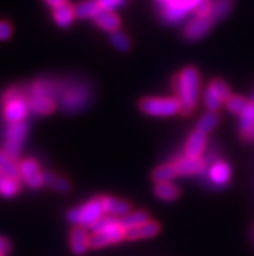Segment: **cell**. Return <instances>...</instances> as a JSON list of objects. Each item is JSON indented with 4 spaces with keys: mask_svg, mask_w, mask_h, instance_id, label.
Listing matches in <instances>:
<instances>
[{
    "mask_svg": "<svg viewBox=\"0 0 254 256\" xmlns=\"http://www.w3.org/2000/svg\"><path fill=\"white\" fill-rule=\"evenodd\" d=\"M101 203H103L104 212L110 216H116V218H122L127 214L131 208L127 202L112 198V196H101Z\"/></svg>",
    "mask_w": 254,
    "mask_h": 256,
    "instance_id": "cell-16",
    "label": "cell"
},
{
    "mask_svg": "<svg viewBox=\"0 0 254 256\" xmlns=\"http://www.w3.org/2000/svg\"><path fill=\"white\" fill-rule=\"evenodd\" d=\"M100 10V6L96 0H83L74 6L75 17L79 20L93 18Z\"/></svg>",
    "mask_w": 254,
    "mask_h": 256,
    "instance_id": "cell-21",
    "label": "cell"
},
{
    "mask_svg": "<svg viewBox=\"0 0 254 256\" xmlns=\"http://www.w3.org/2000/svg\"><path fill=\"white\" fill-rule=\"evenodd\" d=\"M187 13L188 12H186L183 8H180L179 6L173 3L164 4L161 10L162 18H164L165 22L168 24L179 22V21H182V20L187 16Z\"/></svg>",
    "mask_w": 254,
    "mask_h": 256,
    "instance_id": "cell-22",
    "label": "cell"
},
{
    "mask_svg": "<svg viewBox=\"0 0 254 256\" xmlns=\"http://www.w3.org/2000/svg\"><path fill=\"white\" fill-rule=\"evenodd\" d=\"M206 143H208V134L196 129L187 140L186 147H184V154H186V156L201 158L206 147Z\"/></svg>",
    "mask_w": 254,
    "mask_h": 256,
    "instance_id": "cell-12",
    "label": "cell"
},
{
    "mask_svg": "<svg viewBox=\"0 0 254 256\" xmlns=\"http://www.w3.org/2000/svg\"><path fill=\"white\" fill-rule=\"evenodd\" d=\"M93 21L101 29L110 32L118 30L119 25H121V20H119V17L113 10H100L96 16L93 17Z\"/></svg>",
    "mask_w": 254,
    "mask_h": 256,
    "instance_id": "cell-18",
    "label": "cell"
},
{
    "mask_svg": "<svg viewBox=\"0 0 254 256\" xmlns=\"http://www.w3.org/2000/svg\"><path fill=\"white\" fill-rule=\"evenodd\" d=\"M19 188L18 180L10 178L3 172H0V195L4 198H12Z\"/></svg>",
    "mask_w": 254,
    "mask_h": 256,
    "instance_id": "cell-28",
    "label": "cell"
},
{
    "mask_svg": "<svg viewBox=\"0 0 254 256\" xmlns=\"http://www.w3.org/2000/svg\"><path fill=\"white\" fill-rule=\"evenodd\" d=\"M230 96H231V91H230L229 86L221 80H214L213 82H210V84L205 90L204 103L210 112H217Z\"/></svg>",
    "mask_w": 254,
    "mask_h": 256,
    "instance_id": "cell-5",
    "label": "cell"
},
{
    "mask_svg": "<svg viewBox=\"0 0 254 256\" xmlns=\"http://www.w3.org/2000/svg\"><path fill=\"white\" fill-rule=\"evenodd\" d=\"M9 250H10L9 240H6V238H4V237H1V236H0V254L5 255L6 252H9Z\"/></svg>",
    "mask_w": 254,
    "mask_h": 256,
    "instance_id": "cell-37",
    "label": "cell"
},
{
    "mask_svg": "<svg viewBox=\"0 0 254 256\" xmlns=\"http://www.w3.org/2000/svg\"><path fill=\"white\" fill-rule=\"evenodd\" d=\"M96 2L99 4L100 10H113L125 4V0H96Z\"/></svg>",
    "mask_w": 254,
    "mask_h": 256,
    "instance_id": "cell-35",
    "label": "cell"
},
{
    "mask_svg": "<svg viewBox=\"0 0 254 256\" xmlns=\"http://www.w3.org/2000/svg\"><path fill=\"white\" fill-rule=\"evenodd\" d=\"M140 110L145 114L155 117H169L180 112L177 98H145L140 102Z\"/></svg>",
    "mask_w": 254,
    "mask_h": 256,
    "instance_id": "cell-3",
    "label": "cell"
},
{
    "mask_svg": "<svg viewBox=\"0 0 254 256\" xmlns=\"http://www.w3.org/2000/svg\"><path fill=\"white\" fill-rule=\"evenodd\" d=\"M12 36V26L5 21H0V40H6Z\"/></svg>",
    "mask_w": 254,
    "mask_h": 256,
    "instance_id": "cell-36",
    "label": "cell"
},
{
    "mask_svg": "<svg viewBox=\"0 0 254 256\" xmlns=\"http://www.w3.org/2000/svg\"><path fill=\"white\" fill-rule=\"evenodd\" d=\"M219 122V116L216 114V112H208L206 114H204L201 118H200L199 124H197V130L200 132H204V133H210L214 128L218 125Z\"/></svg>",
    "mask_w": 254,
    "mask_h": 256,
    "instance_id": "cell-30",
    "label": "cell"
},
{
    "mask_svg": "<svg viewBox=\"0 0 254 256\" xmlns=\"http://www.w3.org/2000/svg\"><path fill=\"white\" fill-rule=\"evenodd\" d=\"M197 17H210L212 14V2L210 0H201L195 8Z\"/></svg>",
    "mask_w": 254,
    "mask_h": 256,
    "instance_id": "cell-34",
    "label": "cell"
},
{
    "mask_svg": "<svg viewBox=\"0 0 254 256\" xmlns=\"http://www.w3.org/2000/svg\"><path fill=\"white\" fill-rule=\"evenodd\" d=\"M19 176L31 188H39L44 185L43 173L39 169L38 162L34 159H26L19 164Z\"/></svg>",
    "mask_w": 254,
    "mask_h": 256,
    "instance_id": "cell-9",
    "label": "cell"
},
{
    "mask_svg": "<svg viewBox=\"0 0 254 256\" xmlns=\"http://www.w3.org/2000/svg\"><path fill=\"white\" fill-rule=\"evenodd\" d=\"M178 173L182 176H192L200 174L205 169V162L201 158H195V156H184L180 158L174 162Z\"/></svg>",
    "mask_w": 254,
    "mask_h": 256,
    "instance_id": "cell-11",
    "label": "cell"
},
{
    "mask_svg": "<svg viewBox=\"0 0 254 256\" xmlns=\"http://www.w3.org/2000/svg\"><path fill=\"white\" fill-rule=\"evenodd\" d=\"M43 180H44V185L48 188H53L56 192H66L70 190V184L65 178L60 177V176L55 174L52 172L43 173Z\"/></svg>",
    "mask_w": 254,
    "mask_h": 256,
    "instance_id": "cell-26",
    "label": "cell"
},
{
    "mask_svg": "<svg viewBox=\"0 0 254 256\" xmlns=\"http://www.w3.org/2000/svg\"><path fill=\"white\" fill-rule=\"evenodd\" d=\"M212 25L213 20L210 17H196L187 24L186 29H184V36L188 40L201 39L209 32V30L212 29Z\"/></svg>",
    "mask_w": 254,
    "mask_h": 256,
    "instance_id": "cell-10",
    "label": "cell"
},
{
    "mask_svg": "<svg viewBox=\"0 0 254 256\" xmlns=\"http://www.w3.org/2000/svg\"><path fill=\"white\" fill-rule=\"evenodd\" d=\"M117 225H119L118 218H116V216H110V214H108V216L104 214L103 218H99L90 229L92 230V233H99V232L108 230V229H110V228L113 226H117Z\"/></svg>",
    "mask_w": 254,
    "mask_h": 256,
    "instance_id": "cell-31",
    "label": "cell"
},
{
    "mask_svg": "<svg viewBox=\"0 0 254 256\" xmlns=\"http://www.w3.org/2000/svg\"><path fill=\"white\" fill-rule=\"evenodd\" d=\"M156 2H158V3L162 4V6H164V4H168L169 2H170V0H156Z\"/></svg>",
    "mask_w": 254,
    "mask_h": 256,
    "instance_id": "cell-39",
    "label": "cell"
},
{
    "mask_svg": "<svg viewBox=\"0 0 254 256\" xmlns=\"http://www.w3.org/2000/svg\"><path fill=\"white\" fill-rule=\"evenodd\" d=\"M174 88L180 103V112L183 114H192L200 98V74L197 69L192 66L184 68L175 78Z\"/></svg>",
    "mask_w": 254,
    "mask_h": 256,
    "instance_id": "cell-1",
    "label": "cell"
},
{
    "mask_svg": "<svg viewBox=\"0 0 254 256\" xmlns=\"http://www.w3.org/2000/svg\"><path fill=\"white\" fill-rule=\"evenodd\" d=\"M125 240V229L121 226V224L117 226H113L108 230L93 233L90 240V246L92 248H103L109 244H114Z\"/></svg>",
    "mask_w": 254,
    "mask_h": 256,
    "instance_id": "cell-7",
    "label": "cell"
},
{
    "mask_svg": "<svg viewBox=\"0 0 254 256\" xmlns=\"http://www.w3.org/2000/svg\"><path fill=\"white\" fill-rule=\"evenodd\" d=\"M240 132L243 136L251 140L254 136V103L249 102L247 108L240 114Z\"/></svg>",
    "mask_w": 254,
    "mask_h": 256,
    "instance_id": "cell-20",
    "label": "cell"
},
{
    "mask_svg": "<svg viewBox=\"0 0 254 256\" xmlns=\"http://www.w3.org/2000/svg\"><path fill=\"white\" fill-rule=\"evenodd\" d=\"M44 2L48 4L49 6H52V8H56V6L64 4L66 0H44Z\"/></svg>",
    "mask_w": 254,
    "mask_h": 256,
    "instance_id": "cell-38",
    "label": "cell"
},
{
    "mask_svg": "<svg viewBox=\"0 0 254 256\" xmlns=\"http://www.w3.org/2000/svg\"><path fill=\"white\" fill-rule=\"evenodd\" d=\"M179 173H178L177 168H175L173 162V164H165V166L156 168L153 174H152V178H153L156 184H162V182H170Z\"/></svg>",
    "mask_w": 254,
    "mask_h": 256,
    "instance_id": "cell-27",
    "label": "cell"
},
{
    "mask_svg": "<svg viewBox=\"0 0 254 256\" xmlns=\"http://www.w3.org/2000/svg\"><path fill=\"white\" fill-rule=\"evenodd\" d=\"M75 18L74 6L65 2L61 6L53 8V20L60 28H69Z\"/></svg>",
    "mask_w": 254,
    "mask_h": 256,
    "instance_id": "cell-19",
    "label": "cell"
},
{
    "mask_svg": "<svg viewBox=\"0 0 254 256\" xmlns=\"http://www.w3.org/2000/svg\"><path fill=\"white\" fill-rule=\"evenodd\" d=\"M29 104L25 96L18 92L17 88L8 91L5 95V106H4V118L9 124L22 122L27 114Z\"/></svg>",
    "mask_w": 254,
    "mask_h": 256,
    "instance_id": "cell-4",
    "label": "cell"
},
{
    "mask_svg": "<svg viewBox=\"0 0 254 256\" xmlns=\"http://www.w3.org/2000/svg\"><path fill=\"white\" fill-rule=\"evenodd\" d=\"M252 102L254 103V91H253V95H252Z\"/></svg>",
    "mask_w": 254,
    "mask_h": 256,
    "instance_id": "cell-40",
    "label": "cell"
},
{
    "mask_svg": "<svg viewBox=\"0 0 254 256\" xmlns=\"http://www.w3.org/2000/svg\"><path fill=\"white\" fill-rule=\"evenodd\" d=\"M27 104H29V110L38 114H49L56 107L53 98L39 94L30 95Z\"/></svg>",
    "mask_w": 254,
    "mask_h": 256,
    "instance_id": "cell-14",
    "label": "cell"
},
{
    "mask_svg": "<svg viewBox=\"0 0 254 256\" xmlns=\"http://www.w3.org/2000/svg\"><path fill=\"white\" fill-rule=\"evenodd\" d=\"M26 133H27V126L23 122L10 124L5 134V143H4V152L9 155L12 159H16L19 155V151L22 148V144L25 142Z\"/></svg>",
    "mask_w": 254,
    "mask_h": 256,
    "instance_id": "cell-6",
    "label": "cell"
},
{
    "mask_svg": "<svg viewBox=\"0 0 254 256\" xmlns=\"http://www.w3.org/2000/svg\"><path fill=\"white\" fill-rule=\"evenodd\" d=\"M231 177V169L229 164L225 162H213L209 169V178L216 186H225L230 181Z\"/></svg>",
    "mask_w": 254,
    "mask_h": 256,
    "instance_id": "cell-17",
    "label": "cell"
},
{
    "mask_svg": "<svg viewBox=\"0 0 254 256\" xmlns=\"http://www.w3.org/2000/svg\"><path fill=\"white\" fill-rule=\"evenodd\" d=\"M91 237L86 228L75 226L70 232V247L75 255H83L90 246Z\"/></svg>",
    "mask_w": 254,
    "mask_h": 256,
    "instance_id": "cell-13",
    "label": "cell"
},
{
    "mask_svg": "<svg viewBox=\"0 0 254 256\" xmlns=\"http://www.w3.org/2000/svg\"><path fill=\"white\" fill-rule=\"evenodd\" d=\"M156 195L158 198L162 199L165 202H171L179 196V190L175 185H173L171 182H162V184H157L155 188Z\"/></svg>",
    "mask_w": 254,
    "mask_h": 256,
    "instance_id": "cell-29",
    "label": "cell"
},
{
    "mask_svg": "<svg viewBox=\"0 0 254 256\" xmlns=\"http://www.w3.org/2000/svg\"><path fill=\"white\" fill-rule=\"evenodd\" d=\"M160 225L155 221H147L145 224L136 228H130L125 230V238L130 240H144V238H152L158 233Z\"/></svg>",
    "mask_w": 254,
    "mask_h": 256,
    "instance_id": "cell-15",
    "label": "cell"
},
{
    "mask_svg": "<svg viewBox=\"0 0 254 256\" xmlns=\"http://www.w3.org/2000/svg\"><path fill=\"white\" fill-rule=\"evenodd\" d=\"M147 221H149V216L147 212L144 211H135V212H129L127 214L122 216L119 218V224L123 229H130V228H136L140 225L145 224Z\"/></svg>",
    "mask_w": 254,
    "mask_h": 256,
    "instance_id": "cell-23",
    "label": "cell"
},
{
    "mask_svg": "<svg viewBox=\"0 0 254 256\" xmlns=\"http://www.w3.org/2000/svg\"><path fill=\"white\" fill-rule=\"evenodd\" d=\"M248 103L249 100H247L245 98L238 96V95H231V96L227 99V102H226V106H227V110H229L230 112L240 116V114H243V110L247 108Z\"/></svg>",
    "mask_w": 254,
    "mask_h": 256,
    "instance_id": "cell-32",
    "label": "cell"
},
{
    "mask_svg": "<svg viewBox=\"0 0 254 256\" xmlns=\"http://www.w3.org/2000/svg\"><path fill=\"white\" fill-rule=\"evenodd\" d=\"M0 256H4V255H3V254H0Z\"/></svg>",
    "mask_w": 254,
    "mask_h": 256,
    "instance_id": "cell-41",
    "label": "cell"
},
{
    "mask_svg": "<svg viewBox=\"0 0 254 256\" xmlns=\"http://www.w3.org/2000/svg\"><path fill=\"white\" fill-rule=\"evenodd\" d=\"M110 40H112L113 46L119 51H127L130 48V39L121 30L113 32L110 36Z\"/></svg>",
    "mask_w": 254,
    "mask_h": 256,
    "instance_id": "cell-33",
    "label": "cell"
},
{
    "mask_svg": "<svg viewBox=\"0 0 254 256\" xmlns=\"http://www.w3.org/2000/svg\"><path fill=\"white\" fill-rule=\"evenodd\" d=\"M105 214L101 198L91 199L81 207L71 210L68 214V220L75 226L91 228L99 218Z\"/></svg>",
    "mask_w": 254,
    "mask_h": 256,
    "instance_id": "cell-2",
    "label": "cell"
},
{
    "mask_svg": "<svg viewBox=\"0 0 254 256\" xmlns=\"http://www.w3.org/2000/svg\"><path fill=\"white\" fill-rule=\"evenodd\" d=\"M87 90L84 86H74L65 90L61 95V106L69 112L81 110L86 106Z\"/></svg>",
    "mask_w": 254,
    "mask_h": 256,
    "instance_id": "cell-8",
    "label": "cell"
},
{
    "mask_svg": "<svg viewBox=\"0 0 254 256\" xmlns=\"http://www.w3.org/2000/svg\"><path fill=\"white\" fill-rule=\"evenodd\" d=\"M232 8H234V0H214V3H212L210 18L213 21L223 20L225 17L229 16Z\"/></svg>",
    "mask_w": 254,
    "mask_h": 256,
    "instance_id": "cell-24",
    "label": "cell"
},
{
    "mask_svg": "<svg viewBox=\"0 0 254 256\" xmlns=\"http://www.w3.org/2000/svg\"><path fill=\"white\" fill-rule=\"evenodd\" d=\"M0 172H3L10 178L18 180L19 166H16L14 159L4 152V150H0Z\"/></svg>",
    "mask_w": 254,
    "mask_h": 256,
    "instance_id": "cell-25",
    "label": "cell"
}]
</instances>
